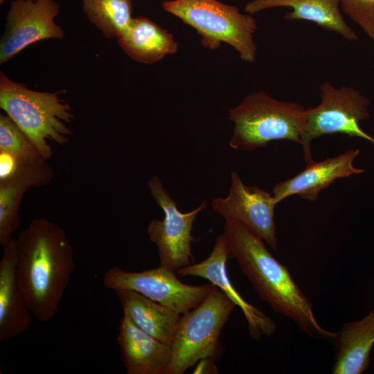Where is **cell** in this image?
Returning <instances> with one entry per match:
<instances>
[{
  "mask_svg": "<svg viewBox=\"0 0 374 374\" xmlns=\"http://www.w3.org/2000/svg\"><path fill=\"white\" fill-rule=\"evenodd\" d=\"M305 109L297 103L274 99L263 91L251 93L229 109V118L234 123L229 146L253 151L275 140L301 144Z\"/></svg>",
  "mask_w": 374,
  "mask_h": 374,
  "instance_id": "4",
  "label": "cell"
},
{
  "mask_svg": "<svg viewBox=\"0 0 374 374\" xmlns=\"http://www.w3.org/2000/svg\"><path fill=\"white\" fill-rule=\"evenodd\" d=\"M0 107L46 161L53 155L51 143L63 145L69 140L71 132L68 125L73 114L59 92L30 89L1 71Z\"/></svg>",
  "mask_w": 374,
  "mask_h": 374,
  "instance_id": "3",
  "label": "cell"
},
{
  "mask_svg": "<svg viewBox=\"0 0 374 374\" xmlns=\"http://www.w3.org/2000/svg\"><path fill=\"white\" fill-rule=\"evenodd\" d=\"M148 185L151 195L163 210L164 218L152 220L147 233L157 247L160 265L177 273L179 269L191 265V260H193L190 247L191 242L195 240L192 235L193 226L206 203L203 202L197 208L182 213L158 177H152Z\"/></svg>",
  "mask_w": 374,
  "mask_h": 374,
  "instance_id": "8",
  "label": "cell"
},
{
  "mask_svg": "<svg viewBox=\"0 0 374 374\" xmlns=\"http://www.w3.org/2000/svg\"><path fill=\"white\" fill-rule=\"evenodd\" d=\"M117 340L127 374H168L170 345L141 330L125 312Z\"/></svg>",
  "mask_w": 374,
  "mask_h": 374,
  "instance_id": "14",
  "label": "cell"
},
{
  "mask_svg": "<svg viewBox=\"0 0 374 374\" xmlns=\"http://www.w3.org/2000/svg\"><path fill=\"white\" fill-rule=\"evenodd\" d=\"M162 6L194 28L204 47L216 49L224 42L233 47L243 61H255L257 24L251 14H242L236 7L217 0H172Z\"/></svg>",
  "mask_w": 374,
  "mask_h": 374,
  "instance_id": "6",
  "label": "cell"
},
{
  "mask_svg": "<svg viewBox=\"0 0 374 374\" xmlns=\"http://www.w3.org/2000/svg\"><path fill=\"white\" fill-rule=\"evenodd\" d=\"M227 258L225 239L222 233L216 238L214 247L208 258L200 262L179 269L177 274L180 277L204 278L219 287L242 311L253 339L272 335L276 329V323L262 311L246 301L237 292L227 275Z\"/></svg>",
  "mask_w": 374,
  "mask_h": 374,
  "instance_id": "12",
  "label": "cell"
},
{
  "mask_svg": "<svg viewBox=\"0 0 374 374\" xmlns=\"http://www.w3.org/2000/svg\"><path fill=\"white\" fill-rule=\"evenodd\" d=\"M16 240L18 286L32 314L48 322L75 269L73 247L64 231L44 217L32 220Z\"/></svg>",
  "mask_w": 374,
  "mask_h": 374,
  "instance_id": "1",
  "label": "cell"
},
{
  "mask_svg": "<svg viewBox=\"0 0 374 374\" xmlns=\"http://www.w3.org/2000/svg\"><path fill=\"white\" fill-rule=\"evenodd\" d=\"M0 151L30 162L45 160L14 121L7 114H2L0 115Z\"/></svg>",
  "mask_w": 374,
  "mask_h": 374,
  "instance_id": "22",
  "label": "cell"
},
{
  "mask_svg": "<svg viewBox=\"0 0 374 374\" xmlns=\"http://www.w3.org/2000/svg\"><path fill=\"white\" fill-rule=\"evenodd\" d=\"M103 283L112 290L126 289L141 293L179 314L198 306L214 285H190L180 281L176 272L159 265L141 271H127L112 266L103 274Z\"/></svg>",
  "mask_w": 374,
  "mask_h": 374,
  "instance_id": "9",
  "label": "cell"
},
{
  "mask_svg": "<svg viewBox=\"0 0 374 374\" xmlns=\"http://www.w3.org/2000/svg\"><path fill=\"white\" fill-rule=\"evenodd\" d=\"M87 19L108 39L116 37L130 24L132 0H82Z\"/></svg>",
  "mask_w": 374,
  "mask_h": 374,
  "instance_id": "21",
  "label": "cell"
},
{
  "mask_svg": "<svg viewBox=\"0 0 374 374\" xmlns=\"http://www.w3.org/2000/svg\"><path fill=\"white\" fill-rule=\"evenodd\" d=\"M359 150H350L333 157L317 162L307 163L305 168L294 177L278 182L273 188L272 195L278 204L293 195L303 199L314 202L319 193L340 178L364 172L355 168L353 162Z\"/></svg>",
  "mask_w": 374,
  "mask_h": 374,
  "instance_id": "13",
  "label": "cell"
},
{
  "mask_svg": "<svg viewBox=\"0 0 374 374\" xmlns=\"http://www.w3.org/2000/svg\"><path fill=\"white\" fill-rule=\"evenodd\" d=\"M6 0H0V3L3 4L5 2Z\"/></svg>",
  "mask_w": 374,
  "mask_h": 374,
  "instance_id": "24",
  "label": "cell"
},
{
  "mask_svg": "<svg viewBox=\"0 0 374 374\" xmlns=\"http://www.w3.org/2000/svg\"><path fill=\"white\" fill-rule=\"evenodd\" d=\"M236 305L217 286L197 307L181 314L170 343L168 374H182L204 359H213L222 330Z\"/></svg>",
  "mask_w": 374,
  "mask_h": 374,
  "instance_id": "5",
  "label": "cell"
},
{
  "mask_svg": "<svg viewBox=\"0 0 374 374\" xmlns=\"http://www.w3.org/2000/svg\"><path fill=\"white\" fill-rule=\"evenodd\" d=\"M123 312L141 330L169 344L181 314L132 290H114Z\"/></svg>",
  "mask_w": 374,
  "mask_h": 374,
  "instance_id": "20",
  "label": "cell"
},
{
  "mask_svg": "<svg viewBox=\"0 0 374 374\" xmlns=\"http://www.w3.org/2000/svg\"><path fill=\"white\" fill-rule=\"evenodd\" d=\"M32 1H34V0H32Z\"/></svg>",
  "mask_w": 374,
  "mask_h": 374,
  "instance_id": "25",
  "label": "cell"
},
{
  "mask_svg": "<svg viewBox=\"0 0 374 374\" xmlns=\"http://www.w3.org/2000/svg\"><path fill=\"white\" fill-rule=\"evenodd\" d=\"M228 195L213 199V209L225 220L242 222L270 247L276 250L278 240L274 222V207L277 204L272 194L256 186H247L238 174L233 171Z\"/></svg>",
  "mask_w": 374,
  "mask_h": 374,
  "instance_id": "11",
  "label": "cell"
},
{
  "mask_svg": "<svg viewBox=\"0 0 374 374\" xmlns=\"http://www.w3.org/2000/svg\"><path fill=\"white\" fill-rule=\"evenodd\" d=\"M117 40L131 59L143 64L155 63L178 48L170 33L144 17L132 18Z\"/></svg>",
  "mask_w": 374,
  "mask_h": 374,
  "instance_id": "19",
  "label": "cell"
},
{
  "mask_svg": "<svg viewBox=\"0 0 374 374\" xmlns=\"http://www.w3.org/2000/svg\"><path fill=\"white\" fill-rule=\"evenodd\" d=\"M53 177L46 161L24 166L13 177L0 181V244L13 238L20 225L19 210L25 192L47 184Z\"/></svg>",
  "mask_w": 374,
  "mask_h": 374,
  "instance_id": "18",
  "label": "cell"
},
{
  "mask_svg": "<svg viewBox=\"0 0 374 374\" xmlns=\"http://www.w3.org/2000/svg\"><path fill=\"white\" fill-rule=\"evenodd\" d=\"M59 12L55 0L12 1L0 40V64L9 61L35 42L63 39L64 31L55 22Z\"/></svg>",
  "mask_w": 374,
  "mask_h": 374,
  "instance_id": "10",
  "label": "cell"
},
{
  "mask_svg": "<svg viewBox=\"0 0 374 374\" xmlns=\"http://www.w3.org/2000/svg\"><path fill=\"white\" fill-rule=\"evenodd\" d=\"M223 234L228 258L236 260L261 300L291 319L308 335L327 340L335 337L337 332L319 324L312 303L294 282L288 268L272 256L260 236L233 220H225Z\"/></svg>",
  "mask_w": 374,
  "mask_h": 374,
  "instance_id": "2",
  "label": "cell"
},
{
  "mask_svg": "<svg viewBox=\"0 0 374 374\" xmlns=\"http://www.w3.org/2000/svg\"><path fill=\"white\" fill-rule=\"evenodd\" d=\"M332 374H361L370 364L374 346V309L362 319L346 323L332 339Z\"/></svg>",
  "mask_w": 374,
  "mask_h": 374,
  "instance_id": "17",
  "label": "cell"
},
{
  "mask_svg": "<svg viewBox=\"0 0 374 374\" xmlns=\"http://www.w3.org/2000/svg\"><path fill=\"white\" fill-rule=\"evenodd\" d=\"M279 7L292 9L285 14L286 20L312 21L349 42L358 38L357 33L344 19L339 9L340 0H253L246 4L244 10L252 15Z\"/></svg>",
  "mask_w": 374,
  "mask_h": 374,
  "instance_id": "16",
  "label": "cell"
},
{
  "mask_svg": "<svg viewBox=\"0 0 374 374\" xmlns=\"http://www.w3.org/2000/svg\"><path fill=\"white\" fill-rule=\"evenodd\" d=\"M321 101L314 107L305 108L301 135L305 161L312 160L311 141L326 134H344L357 136L374 145V139L363 131L362 121L370 116L366 97L357 89L346 86L335 87L329 82L319 86Z\"/></svg>",
  "mask_w": 374,
  "mask_h": 374,
  "instance_id": "7",
  "label": "cell"
},
{
  "mask_svg": "<svg viewBox=\"0 0 374 374\" xmlns=\"http://www.w3.org/2000/svg\"><path fill=\"white\" fill-rule=\"evenodd\" d=\"M0 260V341L26 332L32 323V313L19 290L17 278V240L3 245Z\"/></svg>",
  "mask_w": 374,
  "mask_h": 374,
  "instance_id": "15",
  "label": "cell"
},
{
  "mask_svg": "<svg viewBox=\"0 0 374 374\" xmlns=\"http://www.w3.org/2000/svg\"><path fill=\"white\" fill-rule=\"evenodd\" d=\"M340 6L374 42V0H340Z\"/></svg>",
  "mask_w": 374,
  "mask_h": 374,
  "instance_id": "23",
  "label": "cell"
}]
</instances>
